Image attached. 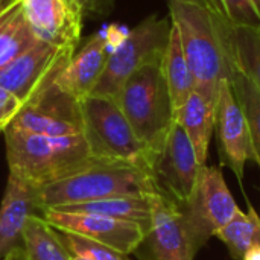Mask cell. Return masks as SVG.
Instances as JSON below:
<instances>
[{"mask_svg": "<svg viewBox=\"0 0 260 260\" xmlns=\"http://www.w3.org/2000/svg\"><path fill=\"white\" fill-rule=\"evenodd\" d=\"M20 5L38 41L76 49L84 12L75 0H20Z\"/></svg>", "mask_w": 260, "mask_h": 260, "instance_id": "obj_14", "label": "cell"}, {"mask_svg": "<svg viewBox=\"0 0 260 260\" xmlns=\"http://www.w3.org/2000/svg\"><path fill=\"white\" fill-rule=\"evenodd\" d=\"M174 120L181 125L195 149L198 163L204 166L207 163L210 140L215 129V110L193 91L189 99L175 110Z\"/></svg>", "mask_w": 260, "mask_h": 260, "instance_id": "obj_19", "label": "cell"}, {"mask_svg": "<svg viewBox=\"0 0 260 260\" xmlns=\"http://www.w3.org/2000/svg\"><path fill=\"white\" fill-rule=\"evenodd\" d=\"M73 53L75 47H56L38 41L0 67V87L24 104L56 78Z\"/></svg>", "mask_w": 260, "mask_h": 260, "instance_id": "obj_11", "label": "cell"}, {"mask_svg": "<svg viewBox=\"0 0 260 260\" xmlns=\"http://www.w3.org/2000/svg\"><path fill=\"white\" fill-rule=\"evenodd\" d=\"M58 233L66 248L70 251L73 257H85L88 260H131L128 254L119 253L110 247L85 239L82 236L67 233V232H59V230Z\"/></svg>", "mask_w": 260, "mask_h": 260, "instance_id": "obj_25", "label": "cell"}, {"mask_svg": "<svg viewBox=\"0 0 260 260\" xmlns=\"http://www.w3.org/2000/svg\"><path fill=\"white\" fill-rule=\"evenodd\" d=\"M40 189L9 172L0 204V260L21 247L23 230L30 215H40Z\"/></svg>", "mask_w": 260, "mask_h": 260, "instance_id": "obj_15", "label": "cell"}, {"mask_svg": "<svg viewBox=\"0 0 260 260\" xmlns=\"http://www.w3.org/2000/svg\"><path fill=\"white\" fill-rule=\"evenodd\" d=\"M53 210L67 213H91L122 221H131L143 225L148 230L151 222V193L111 197L88 203L59 206L53 207Z\"/></svg>", "mask_w": 260, "mask_h": 260, "instance_id": "obj_18", "label": "cell"}, {"mask_svg": "<svg viewBox=\"0 0 260 260\" xmlns=\"http://www.w3.org/2000/svg\"><path fill=\"white\" fill-rule=\"evenodd\" d=\"M3 260H72L56 229L49 225L41 215H30L26 221L21 247Z\"/></svg>", "mask_w": 260, "mask_h": 260, "instance_id": "obj_17", "label": "cell"}, {"mask_svg": "<svg viewBox=\"0 0 260 260\" xmlns=\"http://www.w3.org/2000/svg\"><path fill=\"white\" fill-rule=\"evenodd\" d=\"M5 145L9 172L38 189L78 172L94 160L82 134L43 136L8 126Z\"/></svg>", "mask_w": 260, "mask_h": 260, "instance_id": "obj_2", "label": "cell"}, {"mask_svg": "<svg viewBox=\"0 0 260 260\" xmlns=\"http://www.w3.org/2000/svg\"><path fill=\"white\" fill-rule=\"evenodd\" d=\"M15 2H17V0H0V15L5 14Z\"/></svg>", "mask_w": 260, "mask_h": 260, "instance_id": "obj_31", "label": "cell"}, {"mask_svg": "<svg viewBox=\"0 0 260 260\" xmlns=\"http://www.w3.org/2000/svg\"><path fill=\"white\" fill-rule=\"evenodd\" d=\"M38 40L30 30L20 0L0 15V67L29 50Z\"/></svg>", "mask_w": 260, "mask_h": 260, "instance_id": "obj_22", "label": "cell"}, {"mask_svg": "<svg viewBox=\"0 0 260 260\" xmlns=\"http://www.w3.org/2000/svg\"><path fill=\"white\" fill-rule=\"evenodd\" d=\"M180 2H186V3L198 5V6H201V8H206V9L212 11V12H213V14H216L218 17H221L218 0H180Z\"/></svg>", "mask_w": 260, "mask_h": 260, "instance_id": "obj_29", "label": "cell"}, {"mask_svg": "<svg viewBox=\"0 0 260 260\" xmlns=\"http://www.w3.org/2000/svg\"><path fill=\"white\" fill-rule=\"evenodd\" d=\"M81 111L82 136L94 158L128 161L149 171L152 154L137 139L116 99L90 94L81 101Z\"/></svg>", "mask_w": 260, "mask_h": 260, "instance_id": "obj_5", "label": "cell"}, {"mask_svg": "<svg viewBox=\"0 0 260 260\" xmlns=\"http://www.w3.org/2000/svg\"><path fill=\"white\" fill-rule=\"evenodd\" d=\"M111 50L104 32L93 34L79 52L73 53L70 61L56 75L55 82L67 93L82 101L90 96L99 82Z\"/></svg>", "mask_w": 260, "mask_h": 260, "instance_id": "obj_16", "label": "cell"}, {"mask_svg": "<svg viewBox=\"0 0 260 260\" xmlns=\"http://www.w3.org/2000/svg\"><path fill=\"white\" fill-rule=\"evenodd\" d=\"M40 215L49 225L59 232L82 236L128 256L139 248L146 235V229L137 222L101 215L67 213L53 209H44Z\"/></svg>", "mask_w": 260, "mask_h": 260, "instance_id": "obj_12", "label": "cell"}, {"mask_svg": "<svg viewBox=\"0 0 260 260\" xmlns=\"http://www.w3.org/2000/svg\"><path fill=\"white\" fill-rule=\"evenodd\" d=\"M154 192L155 186L148 169L128 161L94 158L78 172L41 187L38 201L43 212L59 206Z\"/></svg>", "mask_w": 260, "mask_h": 260, "instance_id": "obj_3", "label": "cell"}, {"mask_svg": "<svg viewBox=\"0 0 260 260\" xmlns=\"http://www.w3.org/2000/svg\"><path fill=\"white\" fill-rule=\"evenodd\" d=\"M172 29L171 17L151 15L128 30L125 40L110 53L105 70L91 94L116 99L125 81L140 67L163 59Z\"/></svg>", "mask_w": 260, "mask_h": 260, "instance_id": "obj_6", "label": "cell"}, {"mask_svg": "<svg viewBox=\"0 0 260 260\" xmlns=\"http://www.w3.org/2000/svg\"><path fill=\"white\" fill-rule=\"evenodd\" d=\"M72 260H88V259H85V257H73V256H72Z\"/></svg>", "mask_w": 260, "mask_h": 260, "instance_id": "obj_32", "label": "cell"}, {"mask_svg": "<svg viewBox=\"0 0 260 260\" xmlns=\"http://www.w3.org/2000/svg\"><path fill=\"white\" fill-rule=\"evenodd\" d=\"M241 260H260V244L253 245V247L242 256V259Z\"/></svg>", "mask_w": 260, "mask_h": 260, "instance_id": "obj_30", "label": "cell"}, {"mask_svg": "<svg viewBox=\"0 0 260 260\" xmlns=\"http://www.w3.org/2000/svg\"><path fill=\"white\" fill-rule=\"evenodd\" d=\"M218 5L225 23L260 29V0H218Z\"/></svg>", "mask_w": 260, "mask_h": 260, "instance_id": "obj_26", "label": "cell"}, {"mask_svg": "<svg viewBox=\"0 0 260 260\" xmlns=\"http://www.w3.org/2000/svg\"><path fill=\"white\" fill-rule=\"evenodd\" d=\"M180 209L197 251L239 210L221 169L207 165L200 168L195 186Z\"/></svg>", "mask_w": 260, "mask_h": 260, "instance_id": "obj_7", "label": "cell"}, {"mask_svg": "<svg viewBox=\"0 0 260 260\" xmlns=\"http://www.w3.org/2000/svg\"><path fill=\"white\" fill-rule=\"evenodd\" d=\"M21 105L23 104L12 93L0 87V133H5V129L11 125Z\"/></svg>", "mask_w": 260, "mask_h": 260, "instance_id": "obj_27", "label": "cell"}, {"mask_svg": "<svg viewBox=\"0 0 260 260\" xmlns=\"http://www.w3.org/2000/svg\"><path fill=\"white\" fill-rule=\"evenodd\" d=\"M197 253L180 204L151 193V222L134 254L142 260H193Z\"/></svg>", "mask_w": 260, "mask_h": 260, "instance_id": "obj_10", "label": "cell"}, {"mask_svg": "<svg viewBox=\"0 0 260 260\" xmlns=\"http://www.w3.org/2000/svg\"><path fill=\"white\" fill-rule=\"evenodd\" d=\"M116 101L137 139L155 154L174 123V105L161 61L136 70L125 81Z\"/></svg>", "mask_w": 260, "mask_h": 260, "instance_id": "obj_4", "label": "cell"}, {"mask_svg": "<svg viewBox=\"0 0 260 260\" xmlns=\"http://www.w3.org/2000/svg\"><path fill=\"white\" fill-rule=\"evenodd\" d=\"M169 9L193 76L195 93L215 110L221 84L230 78L232 69L224 20L206 8L180 0H169Z\"/></svg>", "mask_w": 260, "mask_h": 260, "instance_id": "obj_1", "label": "cell"}, {"mask_svg": "<svg viewBox=\"0 0 260 260\" xmlns=\"http://www.w3.org/2000/svg\"><path fill=\"white\" fill-rule=\"evenodd\" d=\"M161 69H163V75L169 88V94H171L174 113H175V110H178L189 99V96L195 91V84H193L192 72L189 69V64L183 52L180 34L174 23L171 29L169 43L161 59Z\"/></svg>", "mask_w": 260, "mask_h": 260, "instance_id": "obj_21", "label": "cell"}, {"mask_svg": "<svg viewBox=\"0 0 260 260\" xmlns=\"http://www.w3.org/2000/svg\"><path fill=\"white\" fill-rule=\"evenodd\" d=\"M227 248L233 259L241 260L253 247L260 244V216L254 207L248 203V213L241 209L225 224L216 236Z\"/></svg>", "mask_w": 260, "mask_h": 260, "instance_id": "obj_23", "label": "cell"}, {"mask_svg": "<svg viewBox=\"0 0 260 260\" xmlns=\"http://www.w3.org/2000/svg\"><path fill=\"white\" fill-rule=\"evenodd\" d=\"M200 168L201 165L187 134L174 120L161 148L152 154L149 163L155 192L177 204H183L195 186Z\"/></svg>", "mask_w": 260, "mask_h": 260, "instance_id": "obj_9", "label": "cell"}, {"mask_svg": "<svg viewBox=\"0 0 260 260\" xmlns=\"http://www.w3.org/2000/svg\"><path fill=\"white\" fill-rule=\"evenodd\" d=\"M215 129L224 166L230 168L239 181L244 178L245 163L253 160L250 131L245 114L232 88L230 78L221 84L215 108Z\"/></svg>", "mask_w": 260, "mask_h": 260, "instance_id": "obj_13", "label": "cell"}, {"mask_svg": "<svg viewBox=\"0 0 260 260\" xmlns=\"http://www.w3.org/2000/svg\"><path fill=\"white\" fill-rule=\"evenodd\" d=\"M9 126L43 136L82 134L81 101L64 91L53 79L21 105Z\"/></svg>", "mask_w": 260, "mask_h": 260, "instance_id": "obj_8", "label": "cell"}, {"mask_svg": "<svg viewBox=\"0 0 260 260\" xmlns=\"http://www.w3.org/2000/svg\"><path fill=\"white\" fill-rule=\"evenodd\" d=\"M230 82L247 119L253 161H256L260 168V90L236 67H233V64L230 69Z\"/></svg>", "mask_w": 260, "mask_h": 260, "instance_id": "obj_24", "label": "cell"}, {"mask_svg": "<svg viewBox=\"0 0 260 260\" xmlns=\"http://www.w3.org/2000/svg\"><path fill=\"white\" fill-rule=\"evenodd\" d=\"M224 37L233 67L260 90V29L224 21Z\"/></svg>", "mask_w": 260, "mask_h": 260, "instance_id": "obj_20", "label": "cell"}, {"mask_svg": "<svg viewBox=\"0 0 260 260\" xmlns=\"http://www.w3.org/2000/svg\"><path fill=\"white\" fill-rule=\"evenodd\" d=\"M84 14L91 17L110 15L114 8V0H75Z\"/></svg>", "mask_w": 260, "mask_h": 260, "instance_id": "obj_28", "label": "cell"}]
</instances>
